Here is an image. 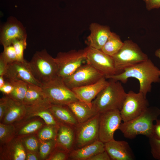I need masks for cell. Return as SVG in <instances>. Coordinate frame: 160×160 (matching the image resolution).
Segmentation results:
<instances>
[{
    "label": "cell",
    "mask_w": 160,
    "mask_h": 160,
    "mask_svg": "<svg viewBox=\"0 0 160 160\" xmlns=\"http://www.w3.org/2000/svg\"><path fill=\"white\" fill-rule=\"evenodd\" d=\"M135 78L139 83V92L146 97L151 90L152 84L160 83V70L149 59L124 69L121 73L105 78L126 83L129 78Z\"/></svg>",
    "instance_id": "6da1fadb"
},
{
    "label": "cell",
    "mask_w": 160,
    "mask_h": 160,
    "mask_svg": "<svg viewBox=\"0 0 160 160\" xmlns=\"http://www.w3.org/2000/svg\"><path fill=\"white\" fill-rule=\"evenodd\" d=\"M160 116V109L149 106L135 118L121 123L119 129L126 138L132 139L139 135L150 138L153 137L154 121Z\"/></svg>",
    "instance_id": "7a4b0ae2"
},
{
    "label": "cell",
    "mask_w": 160,
    "mask_h": 160,
    "mask_svg": "<svg viewBox=\"0 0 160 160\" xmlns=\"http://www.w3.org/2000/svg\"><path fill=\"white\" fill-rule=\"evenodd\" d=\"M127 93L121 82L111 79L92 101V108L98 113L121 109Z\"/></svg>",
    "instance_id": "3957f363"
},
{
    "label": "cell",
    "mask_w": 160,
    "mask_h": 160,
    "mask_svg": "<svg viewBox=\"0 0 160 160\" xmlns=\"http://www.w3.org/2000/svg\"><path fill=\"white\" fill-rule=\"evenodd\" d=\"M26 65L35 79L41 85L58 76L57 65L55 58L45 49L36 51Z\"/></svg>",
    "instance_id": "277c9868"
},
{
    "label": "cell",
    "mask_w": 160,
    "mask_h": 160,
    "mask_svg": "<svg viewBox=\"0 0 160 160\" xmlns=\"http://www.w3.org/2000/svg\"><path fill=\"white\" fill-rule=\"evenodd\" d=\"M112 57L118 74L148 59L137 44L130 40L124 41L121 48Z\"/></svg>",
    "instance_id": "5b68a950"
},
{
    "label": "cell",
    "mask_w": 160,
    "mask_h": 160,
    "mask_svg": "<svg viewBox=\"0 0 160 160\" xmlns=\"http://www.w3.org/2000/svg\"><path fill=\"white\" fill-rule=\"evenodd\" d=\"M41 87L51 104L68 105L79 100L72 90L67 87L62 78L58 76L42 85Z\"/></svg>",
    "instance_id": "8992f818"
},
{
    "label": "cell",
    "mask_w": 160,
    "mask_h": 160,
    "mask_svg": "<svg viewBox=\"0 0 160 160\" xmlns=\"http://www.w3.org/2000/svg\"><path fill=\"white\" fill-rule=\"evenodd\" d=\"M58 70V76L65 79L72 74L86 61L84 49L71 50L59 52L55 58Z\"/></svg>",
    "instance_id": "52a82bcc"
},
{
    "label": "cell",
    "mask_w": 160,
    "mask_h": 160,
    "mask_svg": "<svg viewBox=\"0 0 160 160\" xmlns=\"http://www.w3.org/2000/svg\"><path fill=\"white\" fill-rule=\"evenodd\" d=\"M149 106L146 97L141 92L129 91L120 110L122 121L125 122L138 116Z\"/></svg>",
    "instance_id": "ba28073f"
},
{
    "label": "cell",
    "mask_w": 160,
    "mask_h": 160,
    "mask_svg": "<svg viewBox=\"0 0 160 160\" xmlns=\"http://www.w3.org/2000/svg\"><path fill=\"white\" fill-rule=\"evenodd\" d=\"M86 63L106 77L117 74L112 57L101 49L88 46L84 49Z\"/></svg>",
    "instance_id": "9c48e42d"
},
{
    "label": "cell",
    "mask_w": 160,
    "mask_h": 160,
    "mask_svg": "<svg viewBox=\"0 0 160 160\" xmlns=\"http://www.w3.org/2000/svg\"><path fill=\"white\" fill-rule=\"evenodd\" d=\"M99 113L75 127L74 149L80 148L99 140Z\"/></svg>",
    "instance_id": "30bf717a"
},
{
    "label": "cell",
    "mask_w": 160,
    "mask_h": 160,
    "mask_svg": "<svg viewBox=\"0 0 160 160\" xmlns=\"http://www.w3.org/2000/svg\"><path fill=\"white\" fill-rule=\"evenodd\" d=\"M103 77H104L102 74L86 63L81 65L70 76L63 79L67 87L71 89L94 83Z\"/></svg>",
    "instance_id": "8fae6325"
},
{
    "label": "cell",
    "mask_w": 160,
    "mask_h": 160,
    "mask_svg": "<svg viewBox=\"0 0 160 160\" xmlns=\"http://www.w3.org/2000/svg\"><path fill=\"white\" fill-rule=\"evenodd\" d=\"M122 121L119 110L99 113V140L105 143L114 139V132L119 129Z\"/></svg>",
    "instance_id": "7c38bea8"
},
{
    "label": "cell",
    "mask_w": 160,
    "mask_h": 160,
    "mask_svg": "<svg viewBox=\"0 0 160 160\" xmlns=\"http://www.w3.org/2000/svg\"><path fill=\"white\" fill-rule=\"evenodd\" d=\"M27 34L22 23L11 16L0 29V41L4 47L12 44L15 40L27 39Z\"/></svg>",
    "instance_id": "4fadbf2b"
},
{
    "label": "cell",
    "mask_w": 160,
    "mask_h": 160,
    "mask_svg": "<svg viewBox=\"0 0 160 160\" xmlns=\"http://www.w3.org/2000/svg\"><path fill=\"white\" fill-rule=\"evenodd\" d=\"M26 61L22 62L16 61L8 64L3 76L5 80H21L41 87V85L35 79L28 68Z\"/></svg>",
    "instance_id": "5bb4252c"
},
{
    "label": "cell",
    "mask_w": 160,
    "mask_h": 160,
    "mask_svg": "<svg viewBox=\"0 0 160 160\" xmlns=\"http://www.w3.org/2000/svg\"><path fill=\"white\" fill-rule=\"evenodd\" d=\"M108 83V81L103 77L94 83L71 89L79 100L92 107V101Z\"/></svg>",
    "instance_id": "9a60e30c"
},
{
    "label": "cell",
    "mask_w": 160,
    "mask_h": 160,
    "mask_svg": "<svg viewBox=\"0 0 160 160\" xmlns=\"http://www.w3.org/2000/svg\"><path fill=\"white\" fill-rule=\"evenodd\" d=\"M105 151L111 160H133L135 156L128 143L114 139L104 143Z\"/></svg>",
    "instance_id": "2e32d148"
},
{
    "label": "cell",
    "mask_w": 160,
    "mask_h": 160,
    "mask_svg": "<svg viewBox=\"0 0 160 160\" xmlns=\"http://www.w3.org/2000/svg\"><path fill=\"white\" fill-rule=\"evenodd\" d=\"M89 29L90 33L87 39L88 46L101 49L111 34L110 28L107 25L92 23L90 24Z\"/></svg>",
    "instance_id": "e0dca14e"
},
{
    "label": "cell",
    "mask_w": 160,
    "mask_h": 160,
    "mask_svg": "<svg viewBox=\"0 0 160 160\" xmlns=\"http://www.w3.org/2000/svg\"><path fill=\"white\" fill-rule=\"evenodd\" d=\"M75 127L60 123L56 139V145L70 153L74 149Z\"/></svg>",
    "instance_id": "ac0fdd59"
},
{
    "label": "cell",
    "mask_w": 160,
    "mask_h": 160,
    "mask_svg": "<svg viewBox=\"0 0 160 160\" xmlns=\"http://www.w3.org/2000/svg\"><path fill=\"white\" fill-rule=\"evenodd\" d=\"M104 151V143L99 140L80 148L73 150L69 153V159L88 160L93 156Z\"/></svg>",
    "instance_id": "d6986e66"
},
{
    "label": "cell",
    "mask_w": 160,
    "mask_h": 160,
    "mask_svg": "<svg viewBox=\"0 0 160 160\" xmlns=\"http://www.w3.org/2000/svg\"><path fill=\"white\" fill-rule=\"evenodd\" d=\"M49 109L59 124L75 127L79 123L68 105L51 104Z\"/></svg>",
    "instance_id": "ffe728a7"
},
{
    "label": "cell",
    "mask_w": 160,
    "mask_h": 160,
    "mask_svg": "<svg viewBox=\"0 0 160 160\" xmlns=\"http://www.w3.org/2000/svg\"><path fill=\"white\" fill-rule=\"evenodd\" d=\"M68 105L79 123L84 122L98 113L92 107L79 100L71 103Z\"/></svg>",
    "instance_id": "44dd1931"
},
{
    "label": "cell",
    "mask_w": 160,
    "mask_h": 160,
    "mask_svg": "<svg viewBox=\"0 0 160 160\" xmlns=\"http://www.w3.org/2000/svg\"><path fill=\"white\" fill-rule=\"evenodd\" d=\"M23 103L27 106L50 103L41 87L29 84H28V89Z\"/></svg>",
    "instance_id": "7402d4cb"
},
{
    "label": "cell",
    "mask_w": 160,
    "mask_h": 160,
    "mask_svg": "<svg viewBox=\"0 0 160 160\" xmlns=\"http://www.w3.org/2000/svg\"><path fill=\"white\" fill-rule=\"evenodd\" d=\"M27 111V106L23 102L9 97L8 106L4 117V123L8 124L18 120Z\"/></svg>",
    "instance_id": "603a6c76"
},
{
    "label": "cell",
    "mask_w": 160,
    "mask_h": 160,
    "mask_svg": "<svg viewBox=\"0 0 160 160\" xmlns=\"http://www.w3.org/2000/svg\"><path fill=\"white\" fill-rule=\"evenodd\" d=\"M124 44L119 36L111 32L107 41L101 50L105 53L112 57L117 53Z\"/></svg>",
    "instance_id": "cb8c5ba5"
},
{
    "label": "cell",
    "mask_w": 160,
    "mask_h": 160,
    "mask_svg": "<svg viewBox=\"0 0 160 160\" xmlns=\"http://www.w3.org/2000/svg\"><path fill=\"white\" fill-rule=\"evenodd\" d=\"M9 81L13 84L14 88L8 96L15 100L23 103L28 89V83L21 80Z\"/></svg>",
    "instance_id": "d4e9b609"
},
{
    "label": "cell",
    "mask_w": 160,
    "mask_h": 160,
    "mask_svg": "<svg viewBox=\"0 0 160 160\" xmlns=\"http://www.w3.org/2000/svg\"><path fill=\"white\" fill-rule=\"evenodd\" d=\"M59 127L48 125L44 127L39 133V138L42 140H56Z\"/></svg>",
    "instance_id": "484cf974"
},
{
    "label": "cell",
    "mask_w": 160,
    "mask_h": 160,
    "mask_svg": "<svg viewBox=\"0 0 160 160\" xmlns=\"http://www.w3.org/2000/svg\"><path fill=\"white\" fill-rule=\"evenodd\" d=\"M3 52L1 53L0 58L7 64L17 60L16 53L12 44L4 47Z\"/></svg>",
    "instance_id": "4316f807"
},
{
    "label": "cell",
    "mask_w": 160,
    "mask_h": 160,
    "mask_svg": "<svg viewBox=\"0 0 160 160\" xmlns=\"http://www.w3.org/2000/svg\"><path fill=\"white\" fill-rule=\"evenodd\" d=\"M26 39H27L16 40L12 44L16 53L17 60L22 62L25 61L23 57V53L27 46Z\"/></svg>",
    "instance_id": "83f0119b"
},
{
    "label": "cell",
    "mask_w": 160,
    "mask_h": 160,
    "mask_svg": "<svg viewBox=\"0 0 160 160\" xmlns=\"http://www.w3.org/2000/svg\"><path fill=\"white\" fill-rule=\"evenodd\" d=\"M15 131L13 125L7 124H0V140L1 142L8 141L13 135Z\"/></svg>",
    "instance_id": "f1b7e54d"
},
{
    "label": "cell",
    "mask_w": 160,
    "mask_h": 160,
    "mask_svg": "<svg viewBox=\"0 0 160 160\" xmlns=\"http://www.w3.org/2000/svg\"><path fill=\"white\" fill-rule=\"evenodd\" d=\"M12 158L14 160H24L26 159V154L24 148L20 143H17L12 148Z\"/></svg>",
    "instance_id": "f546056e"
},
{
    "label": "cell",
    "mask_w": 160,
    "mask_h": 160,
    "mask_svg": "<svg viewBox=\"0 0 160 160\" xmlns=\"http://www.w3.org/2000/svg\"><path fill=\"white\" fill-rule=\"evenodd\" d=\"M149 139L151 152L155 159L160 160V140L152 137Z\"/></svg>",
    "instance_id": "4dcf8cb0"
},
{
    "label": "cell",
    "mask_w": 160,
    "mask_h": 160,
    "mask_svg": "<svg viewBox=\"0 0 160 160\" xmlns=\"http://www.w3.org/2000/svg\"><path fill=\"white\" fill-rule=\"evenodd\" d=\"M56 145V140H49L42 143L40 146L39 149L41 157L42 158H45L53 148Z\"/></svg>",
    "instance_id": "1f68e13d"
},
{
    "label": "cell",
    "mask_w": 160,
    "mask_h": 160,
    "mask_svg": "<svg viewBox=\"0 0 160 160\" xmlns=\"http://www.w3.org/2000/svg\"><path fill=\"white\" fill-rule=\"evenodd\" d=\"M42 125V123L38 121L31 122L23 127L20 130L19 134L25 135L32 133L39 129Z\"/></svg>",
    "instance_id": "d6a6232c"
},
{
    "label": "cell",
    "mask_w": 160,
    "mask_h": 160,
    "mask_svg": "<svg viewBox=\"0 0 160 160\" xmlns=\"http://www.w3.org/2000/svg\"><path fill=\"white\" fill-rule=\"evenodd\" d=\"M69 153L62 149L55 151L49 159L51 160H65L69 159Z\"/></svg>",
    "instance_id": "836d02e7"
},
{
    "label": "cell",
    "mask_w": 160,
    "mask_h": 160,
    "mask_svg": "<svg viewBox=\"0 0 160 160\" xmlns=\"http://www.w3.org/2000/svg\"><path fill=\"white\" fill-rule=\"evenodd\" d=\"M9 97L8 96L2 97L0 100V120L4 117L8 105Z\"/></svg>",
    "instance_id": "e575fe53"
},
{
    "label": "cell",
    "mask_w": 160,
    "mask_h": 160,
    "mask_svg": "<svg viewBox=\"0 0 160 160\" xmlns=\"http://www.w3.org/2000/svg\"><path fill=\"white\" fill-rule=\"evenodd\" d=\"M25 145L26 148L29 150L35 151L38 147L37 140L33 137L28 138L25 140Z\"/></svg>",
    "instance_id": "d590c367"
},
{
    "label": "cell",
    "mask_w": 160,
    "mask_h": 160,
    "mask_svg": "<svg viewBox=\"0 0 160 160\" xmlns=\"http://www.w3.org/2000/svg\"><path fill=\"white\" fill-rule=\"evenodd\" d=\"M14 88L13 84L11 82L5 80L4 85L0 88V90L6 96H9L12 92Z\"/></svg>",
    "instance_id": "8d00e7d4"
},
{
    "label": "cell",
    "mask_w": 160,
    "mask_h": 160,
    "mask_svg": "<svg viewBox=\"0 0 160 160\" xmlns=\"http://www.w3.org/2000/svg\"><path fill=\"white\" fill-rule=\"evenodd\" d=\"M145 2L146 8L148 10L160 8V0H147Z\"/></svg>",
    "instance_id": "74e56055"
},
{
    "label": "cell",
    "mask_w": 160,
    "mask_h": 160,
    "mask_svg": "<svg viewBox=\"0 0 160 160\" xmlns=\"http://www.w3.org/2000/svg\"><path fill=\"white\" fill-rule=\"evenodd\" d=\"M88 160H111L107 153L105 151L90 158Z\"/></svg>",
    "instance_id": "f35d334b"
},
{
    "label": "cell",
    "mask_w": 160,
    "mask_h": 160,
    "mask_svg": "<svg viewBox=\"0 0 160 160\" xmlns=\"http://www.w3.org/2000/svg\"><path fill=\"white\" fill-rule=\"evenodd\" d=\"M153 127V137L160 140V119H157Z\"/></svg>",
    "instance_id": "ab89813d"
},
{
    "label": "cell",
    "mask_w": 160,
    "mask_h": 160,
    "mask_svg": "<svg viewBox=\"0 0 160 160\" xmlns=\"http://www.w3.org/2000/svg\"><path fill=\"white\" fill-rule=\"evenodd\" d=\"M7 65L0 58V76H4Z\"/></svg>",
    "instance_id": "60d3db41"
},
{
    "label": "cell",
    "mask_w": 160,
    "mask_h": 160,
    "mask_svg": "<svg viewBox=\"0 0 160 160\" xmlns=\"http://www.w3.org/2000/svg\"><path fill=\"white\" fill-rule=\"evenodd\" d=\"M26 159L27 160H38L37 156L35 154L31 153H28L27 154Z\"/></svg>",
    "instance_id": "b9f144b4"
},
{
    "label": "cell",
    "mask_w": 160,
    "mask_h": 160,
    "mask_svg": "<svg viewBox=\"0 0 160 160\" xmlns=\"http://www.w3.org/2000/svg\"><path fill=\"white\" fill-rule=\"evenodd\" d=\"M5 80L3 76H0V88L2 87L5 84Z\"/></svg>",
    "instance_id": "7bdbcfd3"
},
{
    "label": "cell",
    "mask_w": 160,
    "mask_h": 160,
    "mask_svg": "<svg viewBox=\"0 0 160 160\" xmlns=\"http://www.w3.org/2000/svg\"><path fill=\"white\" fill-rule=\"evenodd\" d=\"M155 55L160 60V48L156 50L155 52Z\"/></svg>",
    "instance_id": "ee69618b"
},
{
    "label": "cell",
    "mask_w": 160,
    "mask_h": 160,
    "mask_svg": "<svg viewBox=\"0 0 160 160\" xmlns=\"http://www.w3.org/2000/svg\"><path fill=\"white\" fill-rule=\"evenodd\" d=\"M145 2L147 0H143Z\"/></svg>",
    "instance_id": "f6af8a7d"
}]
</instances>
